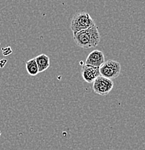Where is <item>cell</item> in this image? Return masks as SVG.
<instances>
[{"label":"cell","instance_id":"1","mask_svg":"<svg viewBox=\"0 0 145 150\" xmlns=\"http://www.w3.org/2000/svg\"><path fill=\"white\" fill-rule=\"evenodd\" d=\"M73 40L78 46L81 48H93L99 45L101 40V35L96 25L83 30L73 35Z\"/></svg>","mask_w":145,"mask_h":150},{"label":"cell","instance_id":"2","mask_svg":"<svg viewBox=\"0 0 145 150\" xmlns=\"http://www.w3.org/2000/svg\"><path fill=\"white\" fill-rule=\"evenodd\" d=\"M96 25L94 20L88 12H80L73 16L71 23V29L73 35L83 30L88 29Z\"/></svg>","mask_w":145,"mask_h":150},{"label":"cell","instance_id":"3","mask_svg":"<svg viewBox=\"0 0 145 150\" xmlns=\"http://www.w3.org/2000/svg\"><path fill=\"white\" fill-rule=\"evenodd\" d=\"M121 67L119 62L115 60H108L99 67L100 74L108 79H113L121 73Z\"/></svg>","mask_w":145,"mask_h":150},{"label":"cell","instance_id":"4","mask_svg":"<svg viewBox=\"0 0 145 150\" xmlns=\"http://www.w3.org/2000/svg\"><path fill=\"white\" fill-rule=\"evenodd\" d=\"M113 85L114 84L112 79L100 75L93 82V90L94 93L98 95L105 96L110 93L113 89Z\"/></svg>","mask_w":145,"mask_h":150},{"label":"cell","instance_id":"5","mask_svg":"<svg viewBox=\"0 0 145 150\" xmlns=\"http://www.w3.org/2000/svg\"><path fill=\"white\" fill-rule=\"evenodd\" d=\"M99 67L86 65L84 64L81 68V76L83 79L87 83H93L95 79L100 76Z\"/></svg>","mask_w":145,"mask_h":150},{"label":"cell","instance_id":"6","mask_svg":"<svg viewBox=\"0 0 145 150\" xmlns=\"http://www.w3.org/2000/svg\"><path fill=\"white\" fill-rule=\"evenodd\" d=\"M105 62V56L104 53L99 50H94L88 54L85 60V64L99 68Z\"/></svg>","mask_w":145,"mask_h":150},{"label":"cell","instance_id":"7","mask_svg":"<svg viewBox=\"0 0 145 150\" xmlns=\"http://www.w3.org/2000/svg\"><path fill=\"white\" fill-rule=\"evenodd\" d=\"M35 60L38 66L39 71L43 72L48 69V67H50V58L46 54H40L35 57Z\"/></svg>","mask_w":145,"mask_h":150},{"label":"cell","instance_id":"8","mask_svg":"<svg viewBox=\"0 0 145 150\" xmlns=\"http://www.w3.org/2000/svg\"><path fill=\"white\" fill-rule=\"evenodd\" d=\"M26 70H27L28 74L31 76H36L40 73L35 58L30 59L26 62Z\"/></svg>","mask_w":145,"mask_h":150}]
</instances>
